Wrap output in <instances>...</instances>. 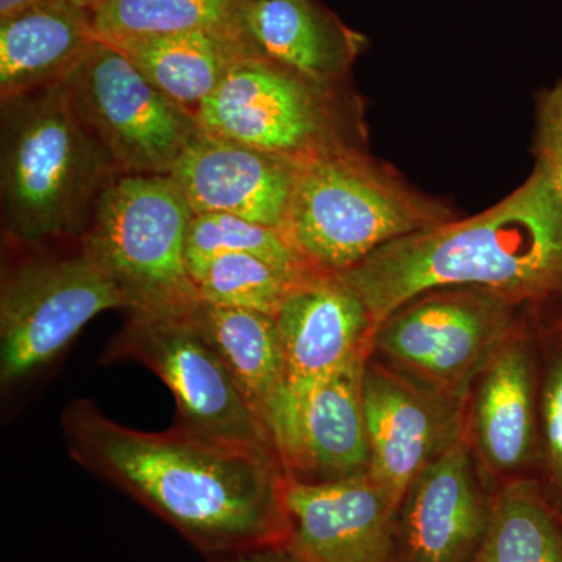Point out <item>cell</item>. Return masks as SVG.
<instances>
[{"instance_id": "7c38bea8", "label": "cell", "mask_w": 562, "mask_h": 562, "mask_svg": "<svg viewBox=\"0 0 562 562\" xmlns=\"http://www.w3.org/2000/svg\"><path fill=\"white\" fill-rule=\"evenodd\" d=\"M369 475L401 505L409 484L464 441L465 406L391 371L369 353L362 372Z\"/></svg>"}, {"instance_id": "d6986e66", "label": "cell", "mask_w": 562, "mask_h": 562, "mask_svg": "<svg viewBox=\"0 0 562 562\" xmlns=\"http://www.w3.org/2000/svg\"><path fill=\"white\" fill-rule=\"evenodd\" d=\"M188 317L231 369L244 397L271 435L281 461L291 436L292 398L276 317L202 301Z\"/></svg>"}, {"instance_id": "484cf974", "label": "cell", "mask_w": 562, "mask_h": 562, "mask_svg": "<svg viewBox=\"0 0 562 562\" xmlns=\"http://www.w3.org/2000/svg\"><path fill=\"white\" fill-rule=\"evenodd\" d=\"M536 308L539 360V464L536 479L562 513V312Z\"/></svg>"}, {"instance_id": "cb8c5ba5", "label": "cell", "mask_w": 562, "mask_h": 562, "mask_svg": "<svg viewBox=\"0 0 562 562\" xmlns=\"http://www.w3.org/2000/svg\"><path fill=\"white\" fill-rule=\"evenodd\" d=\"M227 254L254 255L294 271L317 272L303 260L280 228L255 224L232 214H194L184 249L192 281L195 283L201 279L214 258Z\"/></svg>"}, {"instance_id": "7a4b0ae2", "label": "cell", "mask_w": 562, "mask_h": 562, "mask_svg": "<svg viewBox=\"0 0 562 562\" xmlns=\"http://www.w3.org/2000/svg\"><path fill=\"white\" fill-rule=\"evenodd\" d=\"M376 325L403 303L438 288H482L524 306L562 299V202L532 171L497 205L387 244L338 273Z\"/></svg>"}, {"instance_id": "d4e9b609", "label": "cell", "mask_w": 562, "mask_h": 562, "mask_svg": "<svg viewBox=\"0 0 562 562\" xmlns=\"http://www.w3.org/2000/svg\"><path fill=\"white\" fill-rule=\"evenodd\" d=\"M313 273L283 268L254 255L227 254L214 258L195 284L202 302L276 317L286 295Z\"/></svg>"}, {"instance_id": "8fae6325", "label": "cell", "mask_w": 562, "mask_h": 562, "mask_svg": "<svg viewBox=\"0 0 562 562\" xmlns=\"http://www.w3.org/2000/svg\"><path fill=\"white\" fill-rule=\"evenodd\" d=\"M536 308L476 376L465 406V442L492 490L536 476L539 464V360Z\"/></svg>"}, {"instance_id": "6da1fadb", "label": "cell", "mask_w": 562, "mask_h": 562, "mask_svg": "<svg viewBox=\"0 0 562 562\" xmlns=\"http://www.w3.org/2000/svg\"><path fill=\"white\" fill-rule=\"evenodd\" d=\"M74 462L131 495L206 554L283 543L284 471L277 461L173 425L140 431L111 420L90 398L60 416Z\"/></svg>"}, {"instance_id": "52a82bcc", "label": "cell", "mask_w": 562, "mask_h": 562, "mask_svg": "<svg viewBox=\"0 0 562 562\" xmlns=\"http://www.w3.org/2000/svg\"><path fill=\"white\" fill-rule=\"evenodd\" d=\"M0 281V384L11 391L46 372L99 314L124 295L79 244L10 251Z\"/></svg>"}, {"instance_id": "44dd1931", "label": "cell", "mask_w": 562, "mask_h": 562, "mask_svg": "<svg viewBox=\"0 0 562 562\" xmlns=\"http://www.w3.org/2000/svg\"><path fill=\"white\" fill-rule=\"evenodd\" d=\"M117 47L171 101L198 117L228 70L249 57L238 33L195 31L106 41Z\"/></svg>"}, {"instance_id": "9c48e42d", "label": "cell", "mask_w": 562, "mask_h": 562, "mask_svg": "<svg viewBox=\"0 0 562 562\" xmlns=\"http://www.w3.org/2000/svg\"><path fill=\"white\" fill-rule=\"evenodd\" d=\"M101 362H135L154 372L176 398L177 427L281 465L271 435L188 314L128 316Z\"/></svg>"}, {"instance_id": "f1b7e54d", "label": "cell", "mask_w": 562, "mask_h": 562, "mask_svg": "<svg viewBox=\"0 0 562 562\" xmlns=\"http://www.w3.org/2000/svg\"><path fill=\"white\" fill-rule=\"evenodd\" d=\"M43 0H0V18L11 16L18 11L29 9V7L36 5Z\"/></svg>"}, {"instance_id": "4316f807", "label": "cell", "mask_w": 562, "mask_h": 562, "mask_svg": "<svg viewBox=\"0 0 562 562\" xmlns=\"http://www.w3.org/2000/svg\"><path fill=\"white\" fill-rule=\"evenodd\" d=\"M535 155L536 171L549 180L562 202V81L539 95Z\"/></svg>"}, {"instance_id": "5bb4252c", "label": "cell", "mask_w": 562, "mask_h": 562, "mask_svg": "<svg viewBox=\"0 0 562 562\" xmlns=\"http://www.w3.org/2000/svg\"><path fill=\"white\" fill-rule=\"evenodd\" d=\"M494 492L465 439L447 450L403 495L394 562H472L490 525Z\"/></svg>"}, {"instance_id": "f546056e", "label": "cell", "mask_w": 562, "mask_h": 562, "mask_svg": "<svg viewBox=\"0 0 562 562\" xmlns=\"http://www.w3.org/2000/svg\"><path fill=\"white\" fill-rule=\"evenodd\" d=\"M63 2L72 3V5L80 7L85 10H94L101 0H63Z\"/></svg>"}, {"instance_id": "ffe728a7", "label": "cell", "mask_w": 562, "mask_h": 562, "mask_svg": "<svg viewBox=\"0 0 562 562\" xmlns=\"http://www.w3.org/2000/svg\"><path fill=\"white\" fill-rule=\"evenodd\" d=\"M98 40L92 11L63 0L0 18V101L60 85Z\"/></svg>"}, {"instance_id": "9a60e30c", "label": "cell", "mask_w": 562, "mask_h": 562, "mask_svg": "<svg viewBox=\"0 0 562 562\" xmlns=\"http://www.w3.org/2000/svg\"><path fill=\"white\" fill-rule=\"evenodd\" d=\"M276 321L292 398L291 436L284 457L303 401L317 384L371 350L375 322L349 284L324 272L303 279L281 303Z\"/></svg>"}, {"instance_id": "2e32d148", "label": "cell", "mask_w": 562, "mask_h": 562, "mask_svg": "<svg viewBox=\"0 0 562 562\" xmlns=\"http://www.w3.org/2000/svg\"><path fill=\"white\" fill-rule=\"evenodd\" d=\"M299 162L201 131L171 177L195 214L224 213L283 231Z\"/></svg>"}, {"instance_id": "5b68a950", "label": "cell", "mask_w": 562, "mask_h": 562, "mask_svg": "<svg viewBox=\"0 0 562 562\" xmlns=\"http://www.w3.org/2000/svg\"><path fill=\"white\" fill-rule=\"evenodd\" d=\"M194 214L169 176H116L102 192L80 246L128 316H184L201 302L184 258Z\"/></svg>"}, {"instance_id": "7402d4cb", "label": "cell", "mask_w": 562, "mask_h": 562, "mask_svg": "<svg viewBox=\"0 0 562 562\" xmlns=\"http://www.w3.org/2000/svg\"><path fill=\"white\" fill-rule=\"evenodd\" d=\"M472 562H562V513L536 476L495 490L490 525Z\"/></svg>"}, {"instance_id": "277c9868", "label": "cell", "mask_w": 562, "mask_h": 562, "mask_svg": "<svg viewBox=\"0 0 562 562\" xmlns=\"http://www.w3.org/2000/svg\"><path fill=\"white\" fill-rule=\"evenodd\" d=\"M452 220L364 149H350L302 162L283 232L314 271L338 276L387 244Z\"/></svg>"}, {"instance_id": "603a6c76", "label": "cell", "mask_w": 562, "mask_h": 562, "mask_svg": "<svg viewBox=\"0 0 562 562\" xmlns=\"http://www.w3.org/2000/svg\"><path fill=\"white\" fill-rule=\"evenodd\" d=\"M239 0H101L92 10L103 41L176 33L236 32Z\"/></svg>"}, {"instance_id": "30bf717a", "label": "cell", "mask_w": 562, "mask_h": 562, "mask_svg": "<svg viewBox=\"0 0 562 562\" xmlns=\"http://www.w3.org/2000/svg\"><path fill=\"white\" fill-rule=\"evenodd\" d=\"M61 87L120 176H169L202 131L194 114L101 38Z\"/></svg>"}, {"instance_id": "ac0fdd59", "label": "cell", "mask_w": 562, "mask_h": 562, "mask_svg": "<svg viewBox=\"0 0 562 562\" xmlns=\"http://www.w3.org/2000/svg\"><path fill=\"white\" fill-rule=\"evenodd\" d=\"M369 353L351 360L317 384L295 414L284 453V475L306 483H331L368 475L371 468L362 402V372Z\"/></svg>"}, {"instance_id": "8992f818", "label": "cell", "mask_w": 562, "mask_h": 562, "mask_svg": "<svg viewBox=\"0 0 562 562\" xmlns=\"http://www.w3.org/2000/svg\"><path fill=\"white\" fill-rule=\"evenodd\" d=\"M203 132L302 162L364 149L358 99L260 58H241L202 103Z\"/></svg>"}, {"instance_id": "4dcf8cb0", "label": "cell", "mask_w": 562, "mask_h": 562, "mask_svg": "<svg viewBox=\"0 0 562 562\" xmlns=\"http://www.w3.org/2000/svg\"><path fill=\"white\" fill-rule=\"evenodd\" d=\"M561 312H562V310H561Z\"/></svg>"}, {"instance_id": "4fadbf2b", "label": "cell", "mask_w": 562, "mask_h": 562, "mask_svg": "<svg viewBox=\"0 0 562 562\" xmlns=\"http://www.w3.org/2000/svg\"><path fill=\"white\" fill-rule=\"evenodd\" d=\"M397 512L369 473L331 483L284 475L283 546L297 562H394Z\"/></svg>"}, {"instance_id": "ba28073f", "label": "cell", "mask_w": 562, "mask_h": 562, "mask_svg": "<svg viewBox=\"0 0 562 562\" xmlns=\"http://www.w3.org/2000/svg\"><path fill=\"white\" fill-rule=\"evenodd\" d=\"M530 306L482 288H438L384 317L371 357L405 379L468 403L472 384Z\"/></svg>"}, {"instance_id": "e0dca14e", "label": "cell", "mask_w": 562, "mask_h": 562, "mask_svg": "<svg viewBox=\"0 0 562 562\" xmlns=\"http://www.w3.org/2000/svg\"><path fill=\"white\" fill-rule=\"evenodd\" d=\"M236 32L251 58L321 83H346L366 40L317 0H239Z\"/></svg>"}, {"instance_id": "3957f363", "label": "cell", "mask_w": 562, "mask_h": 562, "mask_svg": "<svg viewBox=\"0 0 562 562\" xmlns=\"http://www.w3.org/2000/svg\"><path fill=\"white\" fill-rule=\"evenodd\" d=\"M116 176L61 83L0 101V206L9 251L79 244Z\"/></svg>"}, {"instance_id": "83f0119b", "label": "cell", "mask_w": 562, "mask_h": 562, "mask_svg": "<svg viewBox=\"0 0 562 562\" xmlns=\"http://www.w3.org/2000/svg\"><path fill=\"white\" fill-rule=\"evenodd\" d=\"M221 562H297L288 552L283 543L257 547V549L244 550V552L228 554Z\"/></svg>"}]
</instances>
